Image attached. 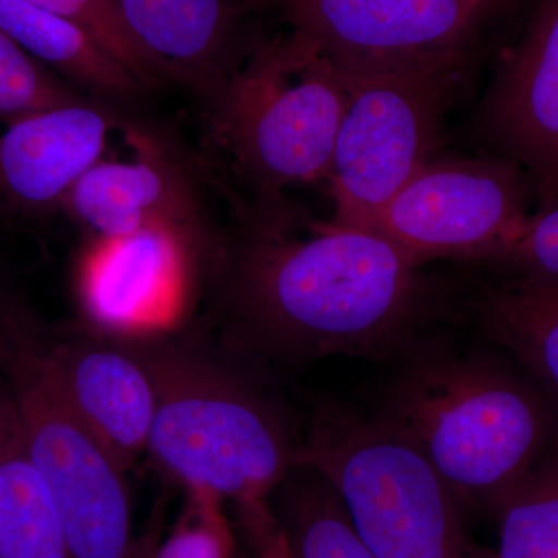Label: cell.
Segmentation results:
<instances>
[{
	"label": "cell",
	"mask_w": 558,
	"mask_h": 558,
	"mask_svg": "<svg viewBox=\"0 0 558 558\" xmlns=\"http://www.w3.org/2000/svg\"><path fill=\"white\" fill-rule=\"evenodd\" d=\"M220 341L231 354L387 359L409 351L432 304L422 266L374 231L330 222L296 238L252 222L211 258Z\"/></svg>",
	"instance_id": "1"
},
{
	"label": "cell",
	"mask_w": 558,
	"mask_h": 558,
	"mask_svg": "<svg viewBox=\"0 0 558 558\" xmlns=\"http://www.w3.org/2000/svg\"><path fill=\"white\" fill-rule=\"evenodd\" d=\"M376 417L427 459L462 509L497 513L558 458V400L488 355L417 351Z\"/></svg>",
	"instance_id": "2"
},
{
	"label": "cell",
	"mask_w": 558,
	"mask_h": 558,
	"mask_svg": "<svg viewBox=\"0 0 558 558\" xmlns=\"http://www.w3.org/2000/svg\"><path fill=\"white\" fill-rule=\"evenodd\" d=\"M123 339L156 392L146 453L157 469L185 492L233 502L241 515L269 508L296 450L269 400L194 341L170 332Z\"/></svg>",
	"instance_id": "3"
},
{
	"label": "cell",
	"mask_w": 558,
	"mask_h": 558,
	"mask_svg": "<svg viewBox=\"0 0 558 558\" xmlns=\"http://www.w3.org/2000/svg\"><path fill=\"white\" fill-rule=\"evenodd\" d=\"M293 468L322 476L376 558H495L427 459L379 417L319 409Z\"/></svg>",
	"instance_id": "4"
},
{
	"label": "cell",
	"mask_w": 558,
	"mask_h": 558,
	"mask_svg": "<svg viewBox=\"0 0 558 558\" xmlns=\"http://www.w3.org/2000/svg\"><path fill=\"white\" fill-rule=\"evenodd\" d=\"M39 317L0 271V373L33 458L60 510L70 558H126L132 542L126 470L73 411L44 359Z\"/></svg>",
	"instance_id": "5"
},
{
	"label": "cell",
	"mask_w": 558,
	"mask_h": 558,
	"mask_svg": "<svg viewBox=\"0 0 558 558\" xmlns=\"http://www.w3.org/2000/svg\"><path fill=\"white\" fill-rule=\"evenodd\" d=\"M348 95L299 36L260 47L213 98L216 135L260 190L328 179Z\"/></svg>",
	"instance_id": "6"
},
{
	"label": "cell",
	"mask_w": 558,
	"mask_h": 558,
	"mask_svg": "<svg viewBox=\"0 0 558 558\" xmlns=\"http://www.w3.org/2000/svg\"><path fill=\"white\" fill-rule=\"evenodd\" d=\"M458 58L340 75L347 87L328 174L337 226L366 230L433 161Z\"/></svg>",
	"instance_id": "7"
},
{
	"label": "cell",
	"mask_w": 558,
	"mask_h": 558,
	"mask_svg": "<svg viewBox=\"0 0 558 558\" xmlns=\"http://www.w3.org/2000/svg\"><path fill=\"white\" fill-rule=\"evenodd\" d=\"M529 215L512 161H429L388 202L368 231L424 266L433 259L497 260Z\"/></svg>",
	"instance_id": "8"
},
{
	"label": "cell",
	"mask_w": 558,
	"mask_h": 558,
	"mask_svg": "<svg viewBox=\"0 0 558 558\" xmlns=\"http://www.w3.org/2000/svg\"><path fill=\"white\" fill-rule=\"evenodd\" d=\"M494 0H284L293 35L340 75L458 58Z\"/></svg>",
	"instance_id": "9"
},
{
	"label": "cell",
	"mask_w": 558,
	"mask_h": 558,
	"mask_svg": "<svg viewBox=\"0 0 558 558\" xmlns=\"http://www.w3.org/2000/svg\"><path fill=\"white\" fill-rule=\"evenodd\" d=\"M44 359L65 399L124 470L146 453L156 392L123 337L38 322Z\"/></svg>",
	"instance_id": "10"
},
{
	"label": "cell",
	"mask_w": 558,
	"mask_h": 558,
	"mask_svg": "<svg viewBox=\"0 0 558 558\" xmlns=\"http://www.w3.org/2000/svg\"><path fill=\"white\" fill-rule=\"evenodd\" d=\"M120 123L112 102L84 97L2 124L0 222H27L62 209Z\"/></svg>",
	"instance_id": "11"
},
{
	"label": "cell",
	"mask_w": 558,
	"mask_h": 558,
	"mask_svg": "<svg viewBox=\"0 0 558 558\" xmlns=\"http://www.w3.org/2000/svg\"><path fill=\"white\" fill-rule=\"evenodd\" d=\"M201 230L153 229L97 241L81 266L80 296L95 329L119 337L168 332Z\"/></svg>",
	"instance_id": "12"
},
{
	"label": "cell",
	"mask_w": 558,
	"mask_h": 558,
	"mask_svg": "<svg viewBox=\"0 0 558 558\" xmlns=\"http://www.w3.org/2000/svg\"><path fill=\"white\" fill-rule=\"evenodd\" d=\"M492 140L558 202V0H543L510 53L486 110Z\"/></svg>",
	"instance_id": "13"
},
{
	"label": "cell",
	"mask_w": 558,
	"mask_h": 558,
	"mask_svg": "<svg viewBox=\"0 0 558 558\" xmlns=\"http://www.w3.org/2000/svg\"><path fill=\"white\" fill-rule=\"evenodd\" d=\"M255 0H117L132 35L172 80L215 98L241 61V28Z\"/></svg>",
	"instance_id": "14"
},
{
	"label": "cell",
	"mask_w": 558,
	"mask_h": 558,
	"mask_svg": "<svg viewBox=\"0 0 558 558\" xmlns=\"http://www.w3.org/2000/svg\"><path fill=\"white\" fill-rule=\"evenodd\" d=\"M62 209L97 241L167 227L201 230L190 186L174 168L154 159L97 161Z\"/></svg>",
	"instance_id": "15"
},
{
	"label": "cell",
	"mask_w": 558,
	"mask_h": 558,
	"mask_svg": "<svg viewBox=\"0 0 558 558\" xmlns=\"http://www.w3.org/2000/svg\"><path fill=\"white\" fill-rule=\"evenodd\" d=\"M0 31L87 97L128 105L149 90L80 25L28 0H0Z\"/></svg>",
	"instance_id": "16"
},
{
	"label": "cell",
	"mask_w": 558,
	"mask_h": 558,
	"mask_svg": "<svg viewBox=\"0 0 558 558\" xmlns=\"http://www.w3.org/2000/svg\"><path fill=\"white\" fill-rule=\"evenodd\" d=\"M473 310L488 339L558 400V279L510 271L481 290Z\"/></svg>",
	"instance_id": "17"
},
{
	"label": "cell",
	"mask_w": 558,
	"mask_h": 558,
	"mask_svg": "<svg viewBox=\"0 0 558 558\" xmlns=\"http://www.w3.org/2000/svg\"><path fill=\"white\" fill-rule=\"evenodd\" d=\"M0 558H70L57 501L10 413H0Z\"/></svg>",
	"instance_id": "18"
},
{
	"label": "cell",
	"mask_w": 558,
	"mask_h": 558,
	"mask_svg": "<svg viewBox=\"0 0 558 558\" xmlns=\"http://www.w3.org/2000/svg\"><path fill=\"white\" fill-rule=\"evenodd\" d=\"M292 558H376L359 537L343 502L322 476L293 468L277 488Z\"/></svg>",
	"instance_id": "19"
},
{
	"label": "cell",
	"mask_w": 558,
	"mask_h": 558,
	"mask_svg": "<svg viewBox=\"0 0 558 558\" xmlns=\"http://www.w3.org/2000/svg\"><path fill=\"white\" fill-rule=\"evenodd\" d=\"M495 558H558V458L502 502Z\"/></svg>",
	"instance_id": "20"
},
{
	"label": "cell",
	"mask_w": 558,
	"mask_h": 558,
	"mask_svg": "<svg viewBox=\"0 0 558 558\" xmlns=\"http://www.w3.org/2000/svg\"><path fill=\"white\" fill-rule=\"evenodd\" d=\"M80 25L148 89L171 83L168 69L132 35L117 0H28Z\"/></svg>",
	"instance_id": "21"
},
{
	"label": "cell",
	"mask_w": 558,
	"mask_h": 558,
	"mask_svg": "<svg viewBox=\"0 0 558 558\" xmlns=\"http://www.w3.org/2000/svg\"><path fill=\"white\" fill-rule=\"evenodd\" d=\"M84 97L0 31V126Z\"/></svg>",
	"instance_id": "22"
},
{
	"label": "cell",
	"mask_w": 558,
	"mask_h": 558,
	"mask_svg": "<svg viewBox=\"0 0 558 558\" xmlns=\"http://www.w3.org/2000/svg\"><path fill=\"white\" fill-rule=\"evenodd\" d=\"M185 506L153 558H234V539L222 499L204 490L185 492Z\"/></svg>",
	"instance_id": "23"
},
{
	"label": "cell",
	"mask_w": 558,
	"mask_h": 558,
	"mask_svg": "<svg viewBox=\"0 0 558 558\" xmlns=\"http://www.w3.org/2000/svg\"><path fill=\"white\" fill-rule=\"evenodd\" d=\"M495 263L509 271L558 279V202L529 216L517 240Z\"/></svg>",
	"instance_id": "24"
},
{
	"label": "cell",
	"mask_w": 558,
	"mask_h": 558,
	"mask_svg": "<svg viewBox=\"0 0 558 558\" xmlns=\"http://www.w3.org/2000/svg\"><path fill=\"white\" fill-rule=\"evenodd\" d=\"M248 531L253 545L258 549L259 558H292L284 532L270 509L259 515L242 520Z\"/></svg>",
	"instance_id": "25"
},
{
	"label": "cell",
	"mask_w": 558,
	"mask_h": 558,
	"mask_svg": "<svg viewBox=\"0 0 558 558\" xmlns=\"http://www.w3.org/2000/svg\"><path fill=\"white\" fill-rule=\"evenodd\" d=\"M165 508L163 499L157 502L154 508L153 515H150L149 523L146 524L145 531L134 538L126 558H153L156 553L157 545H159L161 535L165 532Z\"/></svg>",
	"instance_id": "26"
}]
</instances>
